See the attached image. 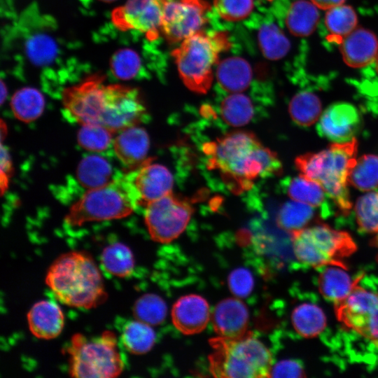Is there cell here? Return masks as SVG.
<instances>
[{"instance_id": "obj_9", "label": "cell", "mask_w": 378, "mask_h": 378, "mask_svg": "<svg viewBox=\"0 0 378 378\" xmlns=\"http://www.w3.org/2000/svg\"><path fill=\"white\" fill-rule=\"evenodd\" d=\"M337 320L346 330L378 349V290L360 281L342 301L335 304Z\"/></svg>"}, {"instance_id": "obj_12", "label": "cell", "mask_w": 378, "mask_h": 378, "mask_svg": "<svg viewBox=\"0 0 378 378\" xmlns=\"http://www.w3.org/2000/svg\"><path fill=\"white\" fill-rule=\"evenodd\" d=\"M210 10L204 0H163L161 32L171 43L183 41L201 31Z\"/></svg>"}, {"instance_id": "obj_7", "label": "cell", "mask_w": 378, "mask_h": 378, "mask_svg": "<svg viewBox=\"0 0 378 378\" xmlns=\"http://www.w3.org/2000/svg\"><path fill=\"white\" fill-rule=\"evenodd\" d=\"M65 351L69 355V373L73 377L111 378L119 376L124 369L117 337L112 331L92 337L76 333Z\"/></svg>"}, {"instance_id": "obj_1", "label": "cell", "mask_w": 378, "mask_h": 378, "mask_svg": "<svg viewBox=\"0 0 378 378\" xmlns=\"http://www.w3.org/2000/svg\"><path fill=\"white\" fill-rule=\"evenodd\" d=\"M209 170H217L230 190L239 193L252 187L259 177L279 175L282 164L277 155L265 147L252 132H232L203 145Z\"/></svg>"}, {"instance_id": "obj_39", "label": "cell", "mask_w": 378, "mask_h": 378, "mask_svg": "<svg viewBox=\"0 0 378 378\" xmlns=\"http://www.w3.org/2000/svg\"><path fill=\"white\" fill-rule=\"evenodd\" d=\"M113 134L100 125H83L78 132V143L84 149L101 153L113 144Z\"/></svg>"}, {"instance_id": "obj_22", "label": "cell", "mask_w": 378, "mask_h": 378, "mask_svg": "<svg viewBox=\"0 0 378 378\" xmlns=\"http://www.w3.org/2000/svg\"><path fill=\"white\" fill-rule=\"evenodd\" d=\"M344 270L339 266L328 265L325 266L318 276L319 292L327 300L334 304L347 297L364 276L361 274L356 278H351Z\"/></svg>"}, {"instance_id": "obj_13", "label": "cell", "mask_w": 378, "mask_h": 378, "mask_svg": "<svg viewBox=\"0 0 378 378\" xmlns=\"http://www.w3.org/2000/svg\"><path fill=\"white\" fill-rule=\"evenodd\" d=\"M163 0H127L113 10V24L122 31L136 30L146 34L150 41L161 31Z\"/></svg>"}, {"instance_id": "obj_46", "label": "cell", "mask_w": 378, "mask_h": 378, "mask_svg": "<svg viewBox=\"0 0 378 378\" xmlns=\"http://www.w3.org/2000/svg\"><path fill=\"white\" fill-rule=\"evenodd\" d=\"M7 88L4 80H1V104H3L7 96Z\"/></svg>"}, {"instance_id": "obj_45", "label": "cell", "mask_w": 378, "mask_h": 378, "mask_svg": "<svg viewBox=\"0 0 378 378\" xmlns=\"http://www.w3.org/2000/svg\"><path fill=\"white\" fill-rule=\"evenodd\" d=\"M318 8L328 10L344 4L346 0H310Z\"/></svg>"}, {"instance_id": "obj_21", "label": "cell", "mask_w": 378, "mask_h": 378, "mask_svg": "<svg viewBox=\"0 0 378 378\" xmlns=\"http://www.w3.org/2000/svg\"><path fill=\"white\" fill-rule=\"evenodd\" d=\"M281 189L293 200L304 203L314 208H320L323 217L330 215V209L328 196L317 182L300 174L295 177L284 178L280 183Z\"/></svg>"}, {"instance_id": "obj_8", "label": "cell", "mask_w": 378, "mask_h": 378, "mask_svg": "<svg viewBox=\"0 0 378 378\" xmlns=\"http://www.w3.org/2000/svg\"><path fill=\"white\" fill-rule=\"evenodd\" d=\"M291 241L298 260L313 267L334 265L346 270L343 260L357 249L348 232L321 223L292 232Z\"/></svg>"}, {"instance_id": "obj_5", "label": "cell", "mask_w": 378, "mask_h": 378, "mask_svg": "<svg viewBox=\"0 0 378 378\" xmlns=\"http://www.w3.org/2000/svg\"><path fill=\"white\" fill-rule=\"evenodd\" d=\"M213 352L209 356L213 376L227 378L270 377V351L251 332L237 338L218 336L209 341Z\"/></svg>"}, {"instance_id": "obj_27", "label": "cell", "mask_w": 378, "mask_h": 378, "mask_svg": "<svg viewBox=\"0 0 378 378\" xmlns=\"http://www.w3.org/2000/svg\"><path fill=\"white\" fill-rule=\"evenodd\" d=\"M291 323L300 336L312 338L323 332L326 326V317L318 305L305 302L294 308L291 314Z\"/></svg>"}, {"instance_id": "obj_31", "label": "cell", "mask_w": 378, "mask_h": 378, "mask_svg": "<svg viewBox=\"0 0 378 378\" xmlns=\"http://www.w3.org/2000/svg\"><path fill=\"white\" fill-rule=\"evenodd\" d=\"M100 260L103 268L117 277L130 276L134 268V258L131 249L120 242L106 246L102 252Z\"/></svg>"}, {"instance_id": "obj_42", "label": "cell", "mask_w": 378, "mask_h": 378, "mask_svg": "<svg viewBox=\"0 0 378 378\" xmlns=\"http://www.w3.org/2000/svg\"><path fill=\"white\" fill-rule=\"evenodd\" d=\"M230 291L238 298H245L251 294L254 280L251 272L246 268L239 267L233 270L228 278Z\"/></svg>"}, {"instance_id": "obj_11", "label": "cell", "mask_w": 378, "mask_h": 378, "mask_svg": "<svg viewBox=\"0 0 378 378\" xmlns=\"http://www.w3.org/2000/svg\"><path fill=\"white\" fill-rule=\"evenodd\" d=\"M145 223L150 238L159 243L176 239L186 228L194 209L186 199L167 194L147 204Z\"/></svg>"}, {"instance_id": "obj_20", "label": "cell", "mask_w": 378, "mask_h": 378, "mask_svg": "<svg viewBox=\"0 0 378 378\" xmlns=\"http://www.w3.org/2000/svg\"><path fill=\"white\" fill-rule=\"evenodd\" d=\"M27 322L30 332L36 337L50 340L61 333L64 317L62 309L55 302L41 300L28 312Z\"/></svg>"}, {"instance_id": "obj_34", "label": "cell", "mask_w": 378, "mask_h": 378, "mask_svg": "<svg viewBox=\"0 0 378 378\" xmlns=\"http://www.w3.org/2000/svg\"><path fill=\"white\" fill-rule=\"evenodd\" d=\"M314 214V207L295 200L288 201L279 209L276 223L280 228L291 234L306 227Z\"/></svg>"}, {"instance_id": "obj_24", "label": "cell", "mask_w": 378, "mask_h": 378, "mask_svg": "<svg viewBox=\"0 0 378 378\" xmlns=\"http://www.w3.org/2000/svg\"><path fill=\"white\" fill-rule=\"evenodd\" d=\"M118 174H113V167L107 160L98 155H90L83 158L76 171L78 183L87 190L109 183Z\"/></svg>"}, {"instance_id": "obj_25", "label": "cell", "mask_w": 378, "mask_h": 378, "mask_svg": "<svg viewBox=\"0 0 378 378\" xmlns=\"http://www.w3.org/2000/svg\"><path fill=\"white\" fill-rule=\"evenodd\" d=\"M319 18L318 8L311 1L296 0L289 6L285 22L293 35L305 37L315 30Z\"/></svg>"}, {"instance_id": "obj_6", "label": "cell", "mask_w": 378, "mask_h": 378, "mask_svg": "<svg viewBox=\"0 0 378 378\" xmlns=\"http://www.w3.org/2000/svg\"><path fill=\"white\" fill-rule=\"evenodd\" d=\"M227 34L200 31L184 39L172 52L180 77L190 90L206 93L211 86L213 66L220 52L230 48Z\"/></svg>"}, {"instance_id": "obj_35", "label": "cell", "mask_w": 378, "mask_h": 378, "mask_svg": "<svg viewBox=\"0 0 378 378\" xmlns=\"http://www.w3.org/2000/svg\"><path fill=\"white\" fill-rule=\"evenodd\" d=\"M348 182L360 191L378 188V155L365 154L357 159L349 173Z\"/></svg>"}, {"instance_id": "obj_16", "label": "cell", "mask_w": 378, "mask_h": 378, "mask_svg": "<svg viewBox=\"0 0 378 378\" xmlns=\"http://www.w3.org/2000/svg\"><path fill=\"white\" fill-rule=\"evenodd\" d=\"M172 318L174 326L185 335L200 332L210 320L209 304L200 295H184L173 305Z\"/></svg>"}, {"instance_id": "obj_38", "label": "cell", "mask_w": 378, "mask_h": 378, "mask_svg": "<svg viewBox=\"0 0 378 378\" xmlns=\"http://www.w3.org/2000/svg\"><path fill=\"white\" fill-rule=\"evenodd\" d=\"M356 223L360 231L378 232V192L370 191L358 198L354 206Z\"/></svg>"}, {"instance_id": "obj_47", "label": "cell", "mask_w": 378, "mask_h": 378, "mask_svg": "<svg viewBox=\"0 0 378 378\" xmlns=\"http://www.w3.org/2000/svg\"><path fill=\"white\" fill-rule=\"evenodd\" d=\"M375 69H376L377 74H378V56L375 60Z\"/></svg>"}, {"instance_id": "obj_36", "label": "cell", "mask_w": 378, "mask_h": 378, "mask_svg": "<svg viewBox=\"0 0 378 378\" xmlns=\"http://www.w3.org/2000/svg\"><path fill=\"white\" fill-rule=\"evenodd\" d=\"M25 52L36 65L45 66L52 63L57 55V46L49 35L36 33L30 35L25 41Z\"/></svg>"}, {"instance_id": "obj_26", "label": "cell", "mask_w": 378, "mask_h": 378, "mask_svg": "<svg viewBox=\"0 0 378 378\" xmlns=\"http://www.w3.org/2000/svg\"><path fill=\"white\" fill-rule=\"evenodd\" d=\"M258 108L247 94L234 92L225 97L220 104V114L223 121L233 127L244 126L258 115Z\"/></svg>"}, {"instance_id": "obj_33", "label": "cell", "mask_w": 378, "mask_h": 378, "mask_svg": "<svg viewBox=\"0 0 378 378\" xmlns=\"http://www.w3.org/2000/svg\"><path fill=\"white\" fill-rule=\"evenodd\" d=\"M258 43L263 55L272 60L283 58L290 48L286 34L273 22L260 25L258 31Z\"/></svg>"}, {"instance_id": "obj_40", "label": "cell", "mask_w": 378, "mask_h": 378, "mask_svg": "<svg viewBox=\"0 0 378 378\" xmlns=\"http://www.w3.org/2000/svg\"><path fill=\"white\" fill-rule=\"evenodd\" d=\"M111 71L114 76L120 80L134 78L140 72L141 61L139 54L130 48L118 50L110 61Z\"/></svg>"}, {"instance_id": "obj_37", "label": "cell", "mask_w": 378, "mask_h": 378, "mask_svg": "<svg viewBox=\"0 0 378 378\" xmlns=\"http://www.w3.org/2000/svg\"><path fill=\"white\" fill-rule=\"evenodd\" d=\"M167 305L164 300L153 293L141 296L134 303L133 314L136 320L150 326L164 321L167 316Z\"/></svg>"}, {"instance_id": "obj_15", "label": "cell", "mask_w": 378, "mask_h": 378, "mask_svg": "<svg viewBox=\"0 0 378 378\" xmlns=\"http://www.w3.org/2000/svg\"><path fill=\"white\" fill-rule=\"evenodd\" d=\"M133 181L138 192L141 205L158 200L172 192L174 178L164 165L152 163L147 159L139 167L132 170Z\"/></svg>"}, {"instance_id": "obj_43", "label": "cell", "mask_w": 378, "mask_h": 378, "mask_svg": "<svg viewBox=\"0 0 378 378\" xmlns=\"http://www.w3.org/2000/svg\"><path fill=\"white\" fill-rule=\"evenodd\" d=\"M302 365L295 360H284L272 367L270 377H304Z\"/></svg>"}, {"instance_id": "obj_32", "label": "cell", "mask_w": 378, "mask_h": 378, "mask_svg": "<svg viewBox=\"0 0 378 378\" xmlns=\"http://www.w3.org/2000/svg\"><path fill=\"white\" fill-rule=\"evenodd\" d=\"M155 340V332L150 325L139 320L127 323L121 335L125 349L136 355L148 352L153 348Z\"/></svg>"}, {"instance_id": "obj_48", "label": "cell", "mask_w": 378, "mask_h": 378, "mask_svg": "<svg viewBox=\"0 0 378 378\" xmlns=\"http://www.w3.org/2000/svg\"><path fill=\"white\" fill-rule=\"evenodd\" d=\"M99 1H102L103 2L109 3V2H112V1H116V0H99Z\"/></svg>"}, {"instance_id": "obj_3", "label": "cell", "mask_w": 378, "mask_h": 378, "mask_svg": "<svg viewBox=\"0 0 378 378\" xmlns=\"http://www.w3.org/2000/svg\"><path fill=\"white\" fill-rule=\"evenodd\" d=\"M356 138L332 143L325 150L298 156L295 164L300 174L319 183L328 197L344 214L352 207L348 189L349 173L356 162Z\"/></svg>"}, {"instance_id": "obj_2", "label": "cell", "mask_w": 378, "mask_h": 378, "mask_svg": "<svg viewBox=\"0 0 378 378\" xmlns=\"http://www.w3.org/2000/svg\"><path fill=\"white\" fill-rule=\"evenodd\" d=\"M45 281L57 300L69 307L89 309L107 299L100 271L85 251L60 255L50 266Z\"/></svg>"}, {"instance_id": "obj_18", "label": "cell", "mask_w": 378, "mask_h": 378, "mask_svg": "<svg viewBox=\"0 0 378 378\" xmlns=\"http://www.w3.org/2000/svg\"><path fill=\"white\" fill-rule=\"evenodd\" d=\"M344 62L353 68H361L375 62L378 56V39L369 29L356 27L340 43Z\"/></svg>"}, {"instance_id": "obj_44", "label": "cell", "mask_w": 378, "mask_h": 378, "mask_svg": "<svg viewBox=\"0 0 378 378\" xmlns=\"http://www.w3.org/2000/svg\"><path fill=\"white\" fill-rule=\"evenodd\" d=\"M11 160L7 148L1 144V193L8 187L11 174Z\"/></svg>"}, {"instance_id": "obj_19", "label": "cell", "mask_w": 378, "mask_h": 378, "mask_svg": "<svg viewBox=\"0 0 378 378\" xmlns=\"http://www.w3.org/2000/svg\"><path fill=\"white\" fill-rule=\"evenodd\" d=\"M149 136L143 127L135 125L119 132L113 148L120 162L131 169L139 167L147 159Z\"/></svg>"}, {"instance_id": "obj_28", "label": "cell", "mask_w": 378, "mask_h": 378, "mask_svg": "<svg viewBox=\"0 0 378 378\" xmlns=\"http://www.w3.org/2000/svg\"><path fill=\"white\" fill-rule=\"evenodd\" d=\"M322 105L319 97L309 91L303 90L291 99L288 111L293 121L299 126L308 127L314 125L321 115Z\"/></svg>"}, {"instance_id": "obj_10", "label": "cell", "mask_w": 378, "mask_h": 378, "mask_svg": "<svg viewBox=\"0 0 378 378\" xmlns=\"http://www.w3.org/2000/svg\"><path fill=\"white\" fill-rule=\"evenodd\" d=\"M104 80L102 75H92L62 91L66 118L81 125H102L109 98V84L105 85Z\"/></svg>"}, {"instance_id": "obj_14", "label": "cell", "mask_w": 378, "mask_h": 378, "mask_svg": "<svg viewBox=\"0 0 378 378\" xmlns=\"http://www.w3.org/2000/svg\"><path fill=\"white\" fill-rule=\"evenodd\" d=\"M360 115L351 104L337 102L321 113L316 124L318 134L333 143H344L355 138L360 126Z\"/></svg>"}, {"instance_id": "obj_30", "label": "cell", "mask_w": 378, "mask_h": 378, "mask_svg": "<svg viewBox=\"0 0 378 378\" xmlns=\"http://www.w3.org/2000/svg\"><path fill=\"white\" fill-rule=\"evenodd\" d=\"M10 106L14 115L18 120L30 122L38 118L43 113L45 99L37 89L23 88L13 94Z\"/></svg>"}, {"instance_id": "obj_17", "label": "cell", "mask_w": 378, "mask_h": 378, "mask_svg": "<svg viewBox=\"0 0 378 378\" xmlns=\"http://www.w3.org/2000/svg\"><path fill=\"white\" fill-rule=\"evenodd\" d=\"M248 319L245 304L234 298L218 302L212 314L215 332L218 336L226 338H237L246 334Z\"/></svg>"}, {"instance_id": "obj_23", "label": "cell", "mask_w": 378, "mask_h": 378, "mask_svg": "<svg viewBox=\"0 0 378 378\" xmlns=\"http://www.w3.org/2000/svg\"><path fill=\"white\" fill-rule=\"evenodd\" d=\"M252 76L250 64L241 57H232L222 60L216 70L219 85L230 93L246 90L251 84Z\"/></svg>"}, {"instance_id": "obj_29", "label": "cell", "mask_w": 378, "mask_h": 378, "mask_svg": "<svg viewBox=\"0 0 378 378\" xmlns=\"http://www.w3.org/2000/svg\"><path fill=\"white\" fill-rule=\"evenodd\" d=\"M324 22L329 40L340 43L357 27L358 18L352 7L342 4L327 10Z\"/></svg>"}, {"instance_id": "obj_4", "label": "cell", "mask_w": 378, "mask_h": 378, "mask_svg": "<svg viewBox=\"0 0 378 378\" xmlns=\"http://www.w3.org/2000/svg\"><path fill=\"white\" fill-rule=\"evenodd\" d=\"M139 205L141 202L132 171L118 174L109 183L87 190L70 207L64 221L71 226H80L88 222L122 218Z\"/></svg>"}, {"instance_id": "obj_41", "label": "cell", "mask_w": 378, "mask_h": 378, "mask_svg": "<svg viewBox=\"0 0 378 378\" xmlns=\"http://www.w3.org/2000/svg\"><path fill=\"white\" fill-rule=\"evenodd\" d=\"M253 0H214V6L219 16L230 22L246 18L253 9Z\"/></svg>"}]
</instances>
